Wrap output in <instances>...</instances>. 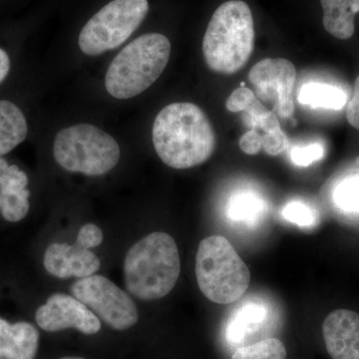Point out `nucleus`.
Here are the masks:
<instances>
[{"instance_id": "f257e3e1", "label": "nucleus", "mask_w": 359, "mask_h": 359, "mask_svg": "<svg viewBox=\"0 0 359 359\" xmlns=\"http://www.w3.org/2000/svg\"><path fill=\"white\" fill-rule=\"evenodd\" d=\"M153 145L167 166L184 170L204 164L216 149V133L196 104L172 103L160 111L152 131Z\"/></svg>"}, {"instance_id": "f03ea898", "label": "nucleus", "mask_w": 359, "mask_h": 359, "mask_svg": "<svg viewBox=\"0 0 359 359\" xmlns=\"http://www.w3.org/2000/svg\"><path fill=\"white\" fill-rule=\"evenodd\" d=\"M181 259L169 233L155 231L136 243L124 261L125 287L141 301L166 297L178 282Z\"/></svg>"}, {"instance_id": "7ed1b4c3", "label": "nucleus", "mask_w": 359, "mask_h": 359, "mask_svg": "<svg viewBox=\"0 0 359 359\" xmlns=\"http://www.w3.org/2000/svg\"><path fill=\"white\" fill-rule=\"evenodd\" d=\"M254 47L250 6L242 0L224 2L212 14L203 40L208 67L219 74H235L247 65Z\"/></svg>"}, {"instance_id": "20e7f679", "label": "nucleus", "mask_w": 359, "mask_h": 359, "mask_svg": "<svg viewBox=\"0 0 359 359\" xmlns=\"http://www.w3.org/2000/svg\"><path fill=\"white\" fill-rule=\"evenodd\" d=\"M170 55L171 43L165 35H142L113 59L106 73V90L121 100L140 95L157 81L167 67Z\"/></svg>"}, {"instance_id": "39448f33", "label": "nucleus", "mask_w": 359, "mask_h": 359, "mask_svg": "<svg viewBox=\"0 0 359 359\" xmlns=\"http://www.w3.org/2000/svg\"><path fill=\"white\" fill-rule=\"evenodd\" d=\"M196 276L201 292L219 304L237 302L247 292L250 273L237 250L226 238H204L196 256Z\"/></svg>"}, {"instance_id": "423d86ee", "label": "nucleus", "mask_w": 359, "mask_h": 359, "mask_svg": "<svg viewBox=\"0 0 359 359\" xmlns=\"http://www.w3.org/2000/svg\"><path fill=\"white\" fill-rule=\"evenodd\" d=\"M53 155L66 171L102 176L119 162L120 147L111 135L98 127L77 124L58 132Z\"/></svg>"}, {"instance_id": "0eeeda50", "label": "nucleus", "mask_w": 359, "mask_h": 359, "mask_svg": "<svg viewBox=\"0 0 359 359\" xmlns=\"http://www.w3.org/2000/svg\"><path fill=\"white\" fill-rule=\"evenodd\" d=\"M148 11V0H112L82 28L79 48L90 56L117 48L141 25Z\"/></svg>"}, {"instance_id": "6e6552de", "label": "nucleus", "mask_w": 359, "mask_h": 359, "mask_svg": "<svg viewBox=\"0 0 359 359\" xmlns=\"http://www.w3.org/2000/svg\"><path fill=\"white\" fill-rule=\"evenodd\" d=\"M71 292L113 330H129L138 323L133 299L105 276L80 278L73 283Z\"/></svg>"}, {"instance_id": "1a4fd4ad", "label": "nucleus", "mask_w": 359, "mask_h": 359, "mask_svg": "<svg viewBox=\"0 0 359 359\" xmlns=\"http://www.w3.org/2000/svg\"><path fill=\"white\" fill-rule=\"evenodd\" d=\"M249 80L262 103L273 106V112L289 118L294 111V90L297 71L290 60L266 58L250 70Z\"/></svg>"}, {"instance_id": "9d476101", "label": "nucleus", "mask_w": 359, "mask_h": 359, "mask_svg": "<svg viewBox=\"0 0 359 359\" xmlns=\"http://www.w3.org/2000/svg\"><path fill=\"white\" fill-rule=\"evenodd\" d=\"M40 328L48 332L75 328L84 334H96L100 332L98 316L73 295L52 294L35 313Z\"/></svg>"}, {"instance_id": "9b49d317", "label": "nucleus", "mask_w": 359, "mask_h": 359, "mask_svg": "<svg viewBox=\"0 0 359 359\" xmlns=\"http://www.w3.org/2000/svg\"><path fill=\"white\" fill-rule=\"evenodd\" d=\"M44 268L55 278H83L95 275L100 269V259L91 250L77 243H54L45 250Z\"/></svg>"}, {"instance_id": "f8f14e48", "label": "nucleus", "mask_w": 359, "mask_h": 359, "mask_svg": "<svg viewBox=\"0 0 359 359\" xmlns=\"http://www.w3.org/2000/svg\"><path fill=\"white\" fill-rule=\"evenodd\" d=\"M327 353L334 359H359V314L337 309L323 325Z\"/></svg>"}, {"instance_id": "ddd939ff", "label": "nucleus", "mask_w": 359, "mask_h": 359, "mask_svg": "<svg viewBox=\"0 0 359 359\" xmlns=\"http://www.w3.org/2000/svg\"><path fill=\"white\" fill-rule=\"evenodd\" d=\"M27 185V175L0 158V212L7 222H20L29 212Z\"/></svg>"}, {"instance_id": "4468645a", "label": "nucleus", "mask_w": 359, "mask_h": 359, "mask_svg": "<svg viewBox=\"0 0 359 359\" xmlns=\"http://www.w3.org/2000/svg\"><path fill=\"white\" fill-rule=\"evenodd\" d=\"M39 346V332L32 323L0 318V359H35Z\"/></svg>"}, {"instance_id": "2eb2a0df", "label": "nucleus", "mask_w": 359, "mask_h": 359, "mask_svg": "<svg viewBox=\"0 0 359 359\" xmlns=\"http://www.w3.org/2000/svg\"><path fill=\"white\" fill-rule=\"evenodd\" d=\"M243 112L250 128L263 131V150L266 154L278 156L287 148L289 140L280 127L278 116L266 109L257 97Z\"/></svg>"}, {"instance_id": "dca6fc26", "label": "nucleus", "mask_w": 359, "mask_h": 359, "mask_svg": "<svg viewBox=\"0 0 359 359\" xmlns=\"http://www.w3.org/2000/svg\"><path fill=\"white\" fill-rule=\"evenodd\" d=\"M271 311L262 302H245L231 314L226 328V339L231 346L242 344L269 320Z\"/></svg>"}, {"instance_id": "f3484780", "label": "nucleus", "mask_w": 359, "mask_h": 359, "mask_svg": "<svg viewBox=\"0 0 359 359\" xmlns=\"http://www.w3.org/2000/svg\"><path fill=\"white\" fill-rule=\"evenodd\" d=\"M320 4L325 30L339 39H351L354 16L359 13V0H320Z\"/></svg>"}, {"instance_id": "a211bd4d", "label": "nucleus", "mask_w": 359, "mask_h": 359, "mask_svg": "<svg viewBox=\"0 0 359 359\" xmlns=\"http://www.w3.org/2000/svg\"><path fill=\"white\" fill-rule=\"evenodd\" d=\"M28 134L22 111L15 104L0 100V158L20 145Z\"/></svg>"}, {"instance_id": "6ab92c4d", "label": "nucleus", "mask_w": 359, "mask_h": 359, "mask_svg": "<svg viewBox=\"0 0 359 359\" xmlns=\"http://www.w3.org/2000/svg\"><path fill=\"white\" fill-rule=\"evenodd\" d=\"M346 94L341 89L332 85L309 83L302 86L299 91V103L313 108L339 110L346 105Z\"/></svg>"}, {"instance_id": "aec40b11", "label": "nucleus", "mask_w": 359, "mask_h": 359, "mask_svg": "<svg viewBox=\"0 0 359 359\" xmlns=\"http://www.w3.org/2000/svg\"><path fill=\"white\" fill-rule=\"evenodd\" d=\"M264 211L266 204L261 198L252 193H243L230 201L226 214L231 221L254 226L263 218Z\"/></svg>"}, {"instance_id": "412c9836", "label": "nucleus", "mask_w": 359, "mask_h": 359, "mask_svg": "<svg viewBox=\"0 0 359 359\" xmlns=\"http://www.w3.org/2000/svg\"><path fill=\"white\" fill-rule=\"evenodd\" d=\"M231 359H287V349L278 339H266L240 347Z\"/></svg>"}, {"instance_id": "4be33fe9", "label": "nucleus", "mask_w": 359, "mask_h": 359, "mask_svg": "<svg viewBox=\"0 0 359 359\" xmlns=\"http://www.w3.org/2000/svg\"><path fill=\"white\" fill-rule=\"evenodd\" d=\"M334 202L344 211L359 212V175L346 179L337 187Z\"/></svg>"}, {"instance_id": "5701e85b", "label": "nucleus", "mask_w": 359, "mask_h": 359, "mask_svg": "<svg viewBox=\"0 0 359 359\" xmlns=\"http://www.w3.org/2000/svg\"><path fill=\"white\" fill-rule=\"evenodd\" d=\"M283 217L290 223L297 224L302 228L311 226L316 224V215L308 205L302 202H292L283 208Z\"/></svg>"}, {"instance_id": "b1692460", "label": "nucleus", "mask_w": 359, "mask_h": 359, "mask_svg": "<svg viewBox=\"0 0 359 359\" xmlns=\"http://www.w3.org/2000/svg\"><path fill=\"white\" fill-rule=\"evenodd\" d=\"M292 160L297 166L308 167L323 158V148L320 144H313L308 147H295L292 151Z\"/></svg>"}, {"instance_id": "393cba45", "label": "nucleus", "mask_w": 359, "mask_h": 359, "mask_svg": "<svg viewBox=\"0 0 359 359\" xmlns=\"http://www.w3.org/2000/svg\"><path fill=\"white\" fill-rule=\"evenodd\" d=\"M104 240L103 231L94 224H86L80 229L76 243L86 249L98 247Z\"/></svg>"}, {"instance_id": "a878e982", "label": "nucleus", "mask_w": 359, "mask_h": 359, "mask_svg": "<svg viewBox=\"0 0 359 359\" xmlns=\"http://www.w3.org/2000/svg\"><path fill=\"white\" fill-rule=\"evenodd\" d=\"M255 97L256 95L252 90L248 87H240V88L236 89L226 99V109L231 112H243Z\"/></svg>"}, {"instance_id": "bb28decb", "label": "nucleus", "mask_w": 359, "mask_h": 359, "mask_svg": "<svg viewBox=\"0 0 359 359\" xmlns=\"http://www.w3.org/2000/svg\"><path fill=\"white\" fill-rule=\"evenodd\" d=\"M240 148L248 155H257L263 150V138L257 130H250L240 139Z\"/></svg>"}, {"instance_id": "cd10ccee", "label": "nucleus", "mask_w": 359, "mask_h": 359, "mask_svg": "<svg viewBox=\"0 0 359 359\" xmlns=\"http://www.w3.org/2000/svg\"><path fill=\"white\" fill-rule=\"evenodd\" d=\"M346 118L349 124L359 131V75L354 84L353 98L347 105Z\"/></svg>"}, {"instance_id": "c85d7f7f", "label": "nucleus", "mask_w": 359, "mask_h": 359, "mask_svg": "<svg viewBox=\"0 0 359 359\" xmlns=\"http://www.w3.org/2000/svg\"><path fill=\"white\" fill-rule=\"evenodd\" d=\"M9 70H11V58L4 49L0 48V83L4 81L8 75Z\"/></svg>"}, {"instance_id": "c756f323", "label": "nucleus", "mask_w": 359, "mask_h": 359, "mask_svg": "<svg viewBox=\"0 0 359 359\" xmlns=\"http://www.w3.org/2000/svg\"><path fill=\"white\" fill-rule=\"evenodd\" d=\"M60 359H85V358H76V356H67V358H62Z\"/></svg>"}]
</instances>
